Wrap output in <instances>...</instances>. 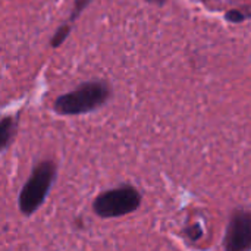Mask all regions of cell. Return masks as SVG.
<instances>
[{
  "mask_svg": "<svg viewBox=\"0 0 251 251\" xmlns=\"http://www.w3.org/2000/svg\"><path fill=\"white\" fill-rule=\"evenodd\" d=\"M18 128V119L13 116H4L0 121V149L6 151L7 147L12 144Z\"/></svg>",
  "mask_w": 251,
  "mask_h": 251,
  "instance_id": "cell-5",
  "label": "cell"
},
{
  "mask_svg": "<svg viewBox=\"0 0 251 251\" xmlns=\"http://www.w3.org/2000/svg\"><path fill=\"white\" fill-rule=\"evenodd\" d=\"M188 237L191 240H199L201 237V231H200V226L199 225H194L191 229H188Z\"/></svg>",
  "mask_w": 251,
  "mask_h": 251,
  "instance_id": "cell-9",
  "label": "cell"
},
{
  "mask_svg": "<svg viewBox=\"0 0 251 251\" xmlns=\"http://www.w3.org/2000/svg\"><path fill=\"white\" fill-rule=\"evenodd\" d=\"M57 175V166L53 160H41L38 162L26 182L19 191L18 206L24 216L34 215L46 201L53 182Z\"/></svg>",
  "mask_w": 251,
  "mask_h": 251,
  "instance_id": "cell-2",
  "label": "cell"
},
{
  "mask_svg": "<svg viewBox=\"0 0 251 251\" xmlns=\"http://www.w3.org/2000/svg\"><path fill=\"white\" fill-rule=\"evenodd\" d=\"M71 31H72V25H71V24L65 22L63 25H60V26L54 31V34H53V37H51V40H50V46H51L53 49L60 47V46L66 41V38L71 35Z\"/></svg>",
  "mask_w": 251,
  "mask_h": 251,
  "instance_id": "cell-6",
  "label": "cell"
},
{
  "mask_svg": "<svg viewBox=\"0 0 251 251\" xmlns=\"http://www.w3.org/2000/svg\"><path fill=\"white\" fill-rule=\"evenodd\" d=\"M141 193L129 184L101 191L93 201V212L103 219L122 218L137 212L141 206Z\"/></svg>",
  "mask_w": 251,
  "mask_h": 251,
  "instance_id": "cell-3",
  "label": "cell"
},
{
  "mask_svg": "<svg viewBox=\"0 0 251 251\" xmlns=\"http://www.w3.org/2000/svg\"><path fill=\"white\" fill-rule=\"evenodd\" d=\"M91 1H94V0H74V6H72L71 15H69V18H68L66 22L72 25V24L79 18V15L88 7V4H90Z\"/></svg>",
  "mask_w": 251,
  "mask_h": 251,
  "instance_id": "cell-7",
  "label": "cell"
},
{
  "mask_svg": "<svg viewBox=\"0 0 251 251\" xmlns=\"http://www.w3.org/2000/svg\"><path fill=\"white\" fill-rule=\"evenodd\" d=\"M147 1L151 4H157V6H163L166 3V0H147Z\"/></svg>",
  "mask_w": 251,
  "mask_h": 251,
  "instance_id": "cell-10",
  "label": "cell"
},
{
  "mask_svg": "<svg viewBox=\"0 0 251 251\" xmlns=\"http://www.w3.org/2000/svg\"><path fill=\"white\" fill-rule=\"evenodd\" d=\"M112 97V87L104 79H91L79 84L75 90L59 96L53 110L60 116H78L103 107Z\"/></svg>",
  "mask_w": 251,
  "mask_h": 251,
  "instance_id": "cell-1",
  "label": "cell"
},
{
  "mask_svg": "<svg viewBox=\"0 0 251 251\" xmlns=\"http://www.w3.org/2000/svg\"><path fill=\"white\" fill-rule=\"evenodd\" d=\"M251 13H246L244 10H240V9H231L225 13V19L231 24H240V22H244L247 18H250Z\"/></svg>",
  "mask_w": 251,
  "mask_h": 251,
  "instance_id": "cell-8",
  "label": "cell"
},
{
  "mask_svg": "<svg viewBox=\"0 0 251 251\" xmlns=\"http://www.w3.org/2000/svg\"><path fill=\"white\" fill-rule=\"evenodd\" d=\"M224 251H251V210L231 212L224 235Z\"/></svg>",
  "mask_w": 251,
  "mask_h": 251,
  "instance_id": "cell-4",
  "label": "cell"
}]
</instances>
